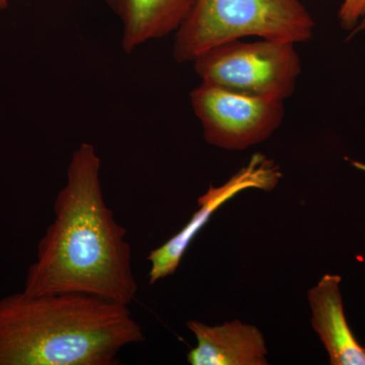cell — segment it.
<instances>
[{
  "mask_svg": "<svg viewBox=\"0 0 365 365\" xmlns=\"http://www.w3.org/2000/svg\"><path fill=\"white\" fill-rule=\"evenodd\" d=\"M100 174L95 146L81 143L55 198L54 220L26 273V294H83L128 307L135 299L127 230L106 204Z\"/></svg>",
  "mask_w": 365,
  "mask_h": 365,
  "instance_id": "cell-1",
  "label": "cell"
},
{
  "mask_svg": "<svg viewBox=\"0 0 365 365\" xmlns=\"http://www.w3.org/2000/svg\"><path fill=\"white\" fill-rule=\"evenodd\" d=\"M144 340L128 306L83 294L0 299V365H115Z\"/></svg>",
  "mask_w": 365,
  "mask_h": 365,
  "instance_id": "cell-2",
  "label": "cell"
},
{
  "mask_svg": "<svg viewBox=\"0 0 365 365\" xmlns=\"http://www.w3.org/2000/svg\"><path fill=\"white\" fill-rule=\"evenodd\" d=\"M316 23L302 0H195L175 33L178 63H193L216 46L245 38L306 43Z\"/></svg>",
  "mask_w": 365,
  "mask_h": 365,
  "instance_id": "cell-3",
  "label": "cell"
},
{
  "mask_svg": "<svg viewBox=\"0 0 365 365\" xmlns=\"http://www.w3.org/2000/svg\"><path fill=\"white\" fill-rule=\"evenodd\" d=\"M201 83L256 97L287 101L302 74L297 44L287 41H232L193 61Z\"/></svg>",
  "mask_w": 365,
  "mask_h": 365,
  "instance_id": "cell-4",
  "label": "cell"
},
{
  "mask_svg": "<svg viewBox=\"0 0 365 365\" xmlns=\"http://www.w3.org/2000/svg\"><path fill=\"white\" fill-rule=\"evenodd\" d=\"M192 109L206 143L225 150H246L264 143L284 120V101L256 97L201 83L191 91Z\"/></svg>",
  "mask_w": 365,
  "mask_h": 365,
  "instance_id": "cell-5",
  "label": "cell"
},
{
  "mask_svg": "<svg viewBox=\"0 0 365 365\" xmlns=\"http://www.w3.org/2000/svg\"><path fill=\"white\" fill-rule=\"evenodd\" d=\"M279 179V170L272 162L262 155H255L248 167L232 177L227 184L218 188L210 185L208 191L199 197L198 210L192 216L188 225H185L163 246L153 250L148 255V261L150 263L148 273L150 284H155L158 281L176 272L190 244L222 204L242 190L258 188L271 191L275 188Z\"/></svg>",
  "mask_w": 365,
  "mask_h": 365,
  "instance_id": "cell-6",
  "label": "cell"
},
{
  "mask_svg": "<svg viewBox=\"0 0 365 365\" xmlns=\"http://www.w3.org/2000/svg\"><path fill=\"white\" fill-rule=\"evenodd\" d=\"M187 327L197 346L188 353L192 365H267L265 339L256 327L239 319L208 326L191 319Z\"/></svg>",
  "mask_w": 365,
  "mask_h": 365,
  "instance_id": "cell-7",
  "label": "cell"
},
{
  "mask_svg": "<svg viewBox=\"0 0 365 365\" xmlns=\"http://www.w3.org/2000/svg\"><path fill=\"white\" fill-rule=\"evenodd\" d=\"M341 280L339 275L326 274L307 292L312 325L325 346L331 365H365V347L346 319Z\"/></svg>",
  "mask_w": 365,
  "mask_h": 365,
  "instance_id": "cell-8",
  "label": "cell"
},
{
  "mask_svg": "<svg viewBox=\"0 0 365 365\" xmlns=\"http://www.w3.org/2000/svg\"><path fill=\"white\" fill-rule=\"evenodd\" d=\"M195 0H106L122 24V48L127 54L150 41L179 30Z\"/></svg>",
  "mask_w": 365,
  "mask_h": 365,
  "instance_id": "cell-9",
  "label": "cell"
},
{
  "mask_svg": "<svg viewBox=\"0 0 365 365\" xmlns=\"http://www.w3.org/2000/svg\"><path fill=\"white\" fill-rule=\"evenodd\" d=\"M365 16V0H343L338 19L343 30L351 33Z\"/></svg>",
  "mask_w": 365,
  "mask_h": 365,
  "instance_id": "cell-10",
  "label": "cell"
},
{
  "mask_svg": "<svg viewBox=\"0 0 365 365\" xmlns=\"http://www.w3.org/2000/svg\"><path fill=\"white\" fill-rule=\"evenodd\" d=\"M362 32H365V16L361 19V21H359V24L356 26V28H355L354 30H353L352 32L349 34V38H351L353 36L357 35V34Z\"/></svg>",
  "mask_w": 365,
  "mask_h": 365,
  "instance_id": "cell-11",
  "label": "cell"
},
{
  "mask_svg": "<svg viewBox=\"0 0 365 365\" xmlns=\"http://www.w3.org/2000/svg\"><path fill=\"white\" fill-rule=\"evenodd\" d=\"M9 7V0H0V11H4Z\"/></svg>",
  "mask_w": 365,
  "mask_h": 365,
  "instance_id": "cell-12",
  "label": "cell"
}]
</instances>
